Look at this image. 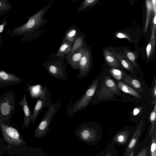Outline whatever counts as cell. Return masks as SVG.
<instances>
[{
	"instance_id": "obj_10",
	"label": "cell",
	"mask_w": 156,
	"mask_h": 156,
	"mask_svg": "<svg viewBox=\"0 0 156 156\" xmlns=\"http://www.w3.org/2000/svg\"><path fill=\"white\" fill-rule=\"evenodd\" d=\"M92 122L81 124L75 130V132L80 139L86 142L94 141L97 137V132Z\"/></svg>"
},
{
	"instance_id": "obj_31",
	"label": "cell",
	"mask_w": 156,
	"mask_h": 156,
	"mask_svg": "<svg viewBox=\"0 0 156 156\" xmlns=\"http://www.w3.org/2000/svg\"><path fill=\"white\" fill-rule=\"evenodd\" d=\"M156 27V14L154 16L153 24L152 29L150 41L151 42L153 48L155 44V32Z\"/></svg>"
},
{
	"instance_id": "obj_37",
	"label": "cell",
	"mask_w": 156,
	"mask_h": 156,
	"mask_svg": "<svg viewBox=\"0 0 156 156\" xmlns=\"http://www.w3.org/2000/svg\"><path fill=\"white\" fill-rule=\"evenodd\" d=\"M4 25L2 24L0 25V33L3 30Z\"/></svg>"
},
{
	"instance_id": "obj_29",
	"label": "cell",
	"mask_w": 156,
	"mask_h": 156,
	"mask_svg": "<svg viewBox=\"0 0 156 156\" xmlns=\"http://www.w3.org/2000/svg\"><path fill=\"white\" fill-rule=\"evenodd\" d=\"M150 89L151 100L150 103L151 104L156 103V75L153 78Z\"/></svg>"
},
{
	"instance_id": "obj_20",
	"label": "cell",
	"mask_w": 156,
	"mask_h": 156,
	"mask_svg": "<svg viewBox=\"0 0 156 156\" xmlns=\"http://www.w3.org/2000/svg\"><path fill=\"white\" fill-rule=\"evenodd\" d=\"M82 33L76 24L72 25L66 30L62 38V42L69 41L73 43Z\"/></svg>"
},
{
	"instance_id": "obj_27",
	"label": "cell",
	"mask_w": 156,
	"mask_h": 156,
	"mask_svg": "<svg viewBox=\"0 0 156 156\" xmlns=\"http://www.w3.org/2000/svg\"><path fill=\"white\" fill-rule=\"evenodd\" d=\"M146 3L147 13L146 20L144 29L145 32H146L147 31L151 16L153 9V6L151 0H146Z\"/></svg>"
},
{
	"instance_id": "obj_1",
	"label": "cell",
	"mask_w": 156,
	"mask_h": 156,
	"mask_svg": "<svg viewBox=\"0 0 156 156\" xmlns=\"http://www.w3.org/2000/svg\"><path fill=\"white\" fill-rule=\"evenodd\" d=\"M100 75L99 82L90 104L96 105L108 101L135 104L133 100L119 88L116 82L105 69Z\"/></svg>"
},
{
	"instance_id": "obj_11",
	"label": "cell",
	"mask_w": 156,
	"mask_h": 156,
	"mask_svg": "<svg viewBox=\"0 0 156 156\" xmlns=\"http://www.w3.org/2000/svg\"><path fill=\"white\" fill-rule=\"evenodd\" d=\"M79 72L76 77L82 79L87 77L92 69L91 54L90 49L87 47L79 64Z\"/></svg>"
},
{
	"instance_id": "obj_34",
	"label": "cell",
	"mask_w": 156,
	"mask_h": 156,
	"mask_svg": "<svg viewBox=\"0 0 156 156\" xmlns=\"http://www.w3.org/2000/svg\"><path fill=\"white\" fill-rule=\"evenodd\" d=\"M152 49H154L151 42L150 41L146 48V53L147 58H149L151 53Z\"/></svg>"
},
{
	"instance_id": "obj_5",
	"label": "cell",
	"mask_w": 156,
	"mask_h": 156,
	"mask_svg": "<svg viewBox=\"0 0 156 156\" xmlns=\"http://www.w3.org/2000/svg\"><path fill=\"white\" fill-rule=\"evenodd\" d=\"M15 109V96L12 90L0 95V119L5 124H9Z\"/></svg>"
},
{
	"instance_id": "obj_40",
	"label": "cell",
	"mask_w": 156,
	"mask_h": 156,
	"mask_svg": "<svg viewBox=\"0 0 156 156\" xmlns=\"http://www.w3.org/2000/svg\"></svg>"
},
{
	"instance_id": "obj_35",
	"label": "cell",
	"mask_w": 156,
	"mask_h": 156,
	"mask_svg": "<svg viewBox=\"0 0 156 156\" xmlns=\"http://www.w3.org/2000/svg\"><path fill=\"white\" fill-rule=\"evenodd\" d=\"M148 151V147H146L139 152L136 156H147Z\"/></svg>"
},
{
	"instance_id": "obj_8",
	"label": "cell",
	"mask_w": 156,
	"mask_h": 156,
	"mask_svg": "<svg viewBox=\"0 0 156 156\" xmlns=\"http://www.w3.org/2000/svg\"><path fill=\"white\" fill-rule=\"evenodd\" d=\"M0 127L4 139L9 144L19 146L26 143L16 128L5 124L1 119Z\"/></svg>"
},
{
	"instance_id": "obj_2",
	"label": "cell",
	"mask_w": 156,
	"mask_h": 156,
	"mask_svg": "<svg viewBox=\"0 0 156 156\" xmlns=\"http://www.w3.org/2000/svg\"><path fill=\"white\" fill-rule=\"evenodd\" d=\"M100 78V75L95 78L81 97L71 106V103L74 96L73 94L67 108L66 113L68 116L73 117L77 112L82 111L86 109L90 104L91 100L98 87Z\"/></svg>"
},
{
	"instance_id": "obj_24",
	"label": "cell",
	"mask_w": 156,
	"mask_h": 156,
	"mask_svg": "<svg viewBox=\"0 0 156 156\" xmlns=\"http://www.w3.org/2000/svg\"><path fill=\"white\" fill-rule=\"evenodd\" d=\"M130 132L128 130H125L115 135L113 139V142H116L122 144H125L129 137Z\"/></svg>"
},
{
	"instance_id": "obj_14",
	"label": "cell",
	"mask_w": 156,
	"mask_h": 156,
	"mask_svg": "<svg viewBox=\"0 0 156 156\" xmlns=\"http://www.w3.org/2000/svg\"><path fill=\"white\" fill-rule=\"evenodd\" d=\"M23 80L13 74L9 73L4 70H0V87L20 84Z\"/></svg>"
},
{
	"instance_id": "obj_25",
	"label": "cell",
	"mask_w": 156,
	"mask_h": 156,
	"mask_svg": "<svg viewBox=\"0 0 156 156\" xmlns=\"http://www.w3.org/2000/svg\"><path fill=\"white\" fill-rule=\"evenodd\" d=\"M85 36L84 34H82L76 38L72 44L69 54L74 51L80 48L86 46L85 40Z\"/></svg>"
},
{
	"instance_id": "obj_26",
	"label": "cell",
	"mask_w": 156,
	"mask_h": 156,
	"mask_svg": "<svg viewBox=\"0 0 156 156\" xmlns=\"http://www.w3.org/2000/svg\"><path fill=\"white\" fill-rule=\"evenodd\" d=\"M108 70L109 75L116 82L121 81L124 71L121 69L112 68L108 69Z\"/></svg>"
},
{
	"instance_id": "obj_4",
	"label": "cell",
	"mask_w": 156,
	"mask_h": 156,
	"mask_svg": "<svg viewBox=\"0 0 156 156\" xmlns=\"http://www.w3.org/2000/svg\"><path fill=\"white\" fill-rule=\"evenodd\" d=\"M47 58V59L42 65L49 75L62 81L67 79L66 67L68 64L65 63L64 59L56 57L54 53H52Z\"/></svg>"
},
{
	"instance_id": "obj_28",
	"label": "cell",
	"mask_w": 156,
	"mask_h": 156,
	"mask_svg": "<svg viewBox=\"0 0 156 156\" xmlns=\"http://www.w3.org/2000/svg\"><path fill=\"white\" fill-rule=\"evenodd\" d=\"M98 0H85L83 1L78 7L77 12L80 13L98 3Z\"/></svg>"
},
{
	"instance_id": "obj_6",
	"label": "cell",
	"mask_w": 156,
	"mask_h": 156,
	"mask_svg": "<svg viewBox=\"0 0 156 156\" xmlns=\"http://www.w3.org/2000/svg\"><path fill=\"white\" fill-rule=\"evenodd\" d=\"M60 102L59 101L57 103L52 102L48 107L47 111L35 130V137L39 138L44 136L52 129L49 127L53 117L61 108Z\"/></svg>"
},
{
	"instance_id": "obj_36",
	"label": "cell",
	"mask_w": 156,
	"mask_h": 156,
	"mask_svg": "<svg viewBox=\"0 0 156 156\" xmlns=\"http://www.w3.org/2000/svg\"><path fill=\"white\" fill-rule=\"evenodd\" d=\"M151 2L153 6L152 11L154 16L155 14H156V1L155 0H152Z\"/></svg>"
},
{
	"instance_id": "obj_23",
	"label": "cell",
	"mask_w": 156,
	"mask_h": 156,
	"mask_svg": "<svg viewBox=\"0 0 156 156\" xmlns=\"http://www.w3.org/2000/svg\"><path fill=\"white\" fill-rule=\"evenodd\" d=\"M123 53L134 68L137 74H140L141 73V70L136 62V54L126 48L123 49Z\"/></svg>"
},
{
	"instance_id": "obj_21",
	"label": "cell",
	"mask_w": 156,
	"mask_h": 156,
	"mask_svg": "<svg viewBox=\"0 0 156 156\" xmlns=\"http://www.w3.org/2000/svg\"><path fill=\"white\" fill-rule=\"evenodd\" d=\"M103 54L106 63L110 68L119 69L123 68L116 57L108 50H103Z\"/></svg>"
},
{
	"instance_id": "obj_39",
	"label": "cell",
	"mask_w": 156,
	"mask_h": 156,
	"mask_svg": "<svg viewBox=\"0 0 156 156\" xmlns=\"http://www.w3.org/2000/svg\"><path fill=\"white\" fill-rule=\"evenodd\" d=\"M106 156H112V154L110 153H109Z\"/></svg>"
},
{
	"instance_id": "obj_15",
	"label": "cell",
	"mask_w": 156,
	"mask_h": 156,
	"mask_svg": "<svg viewBox=\"0 0 156 156\" xmlns=\"http://www.w3.org/2000/svg\"><path fill=\"white\" fill-rule=\"evenodd\" d=\"M87 45L69 54L66 57V63L69 64L73 69H79L80 61L87 48Z\"/></svg>"
},
{
	"instance_id": "obj_38",
	"label": "cell",
	"mask_w": 156,
	"mask_h": 156,
	"mask_svg": "<svg viewBox=\"0 0 156 156\" xmlns=\"http://www.w3.org/2000/svg\"><path fill=\"white\" fill-rule=\"evenodd\" d=\"M134 150L132 151L129 153V156H134Z\"/></svg>"
},
{
	"instance_id": "obj_33",
	"label": "cell",
	"mask_w": 156,
	"mask_h": 156,
	"mask_svg": "<svg viewBox=\"0 0 156 156\" xmlns=\"http://www.w3.org/2000/svg\"><path fill=\"white\" fill-rule=\"evenodd\" d=\"M115 36L119 38L127 39L129 41H131L130 37L128 34L124 33H118L115 34Z\"/></svg>"
},
{
	"instance_id": "obj_13",
	"label": "cell",
	"mask_w": 156,
	"mask_h": 156,
	"mask_svg": "<svg viewBox=\"0 0 156 156\" xmlns=\"http://www.w3.org/2000/svg\"><path fill=\"white\" fill-rule=\"evenodd\" d=\"M119 89L131 97L134 101V105L143 102L151 98L137 92L133 88L121 81L116 82Z\"/></svg>"
},
{
	"instance_id": "obj_22",
	"label": "cell",
	"mask_w": 156,
	"mask_h": 156,
	"mask_svg": "<svg viewBox=\"0 0 156 156\" xmlns=\"http://www.w3.org/2000/svg\"><path fill=\"white\" fill-rule=\"evenodd\" d=\"M73 44L69 41L62 42L57 52L54 53L55 55L60 59L65 60L71 51Z\"/></svg>"
},
{
	"instance_id": "obj_12",
	"label": "cell",
	"mask_w": 156,
	"mask_h": 156,
	"mask_svg": "<svg viewBox=\"0 0 156 156\" xmlns=\"http://www.w3.org/2000/svg\"><path fill=\"white\" fill-rule=\"evenodd\" d=\"M151 100V98L145 101L135 105L129 115V119L136 123H139L146 115L147 107Z\"/></svg>"
},
{
	"instance_id": "obj_16",
	"label": "cell",
	"mask_w": 156,
	"mask_h": 156,
	"mask_svg": "<svg viewBox=\"0 0 156 156\" xmlns=\"http://www.w3.org/2000/svg\"><path fill=\"white\" fill-rule=\"evenodd\" d=\"M110 51L115 55L119 61L123 68L130 72L131 74L137 75L134 68L126 57L123 52L117 51L111 48H108Z\"/></svg>"
},
{
	"instance_id": "obj_18",
	"label": "cell",
	"mask_w": 156,
	"mask_h": 156,
	"mask_svg": "<svg viewBox=\"0 0 156 156\" xmlns=\"http://www.w3.org/2000/svg\"><path fill=\"white\" fill-rule=\"evenodd\" d=\"M19 104L21 106L24 113V122L23 124V129L26 127L27 129L30 122L31 121L32 113L30 108L27 100L26 94H24L23 97H21Z\"/></svg>"
},
{
	"instance_id": "obj_9",
	"label": "cell",
	"mask_w": 156,
	"mask_h": 156,
	"mask_svg": "<svg viewBox=\"0 0 156 156\" xmlns=\"http://www.w3.org/2000/svg\"><path fill=\"white\" fill-rule=\"evenodd\" d=\"M51 94L45 82L44 88L36 103L32 113L31 121L34 123L41 112L43 108H45L52 103Z\"/></svg>"
},
{
	"instance_id": "obj_32",
	"label": "cell",
	"mask_w": 156,
	"mask_h": 156,
	"mask_svg": "<svg viewBox=\"0 0 156 156\" xmlns=\"http://www.w3.org/2000/svg\"><path fill=\"white\" fill-rule=\"evenodd\" d=\"M6 2L7 1L0 0V13L9 8V5Z\"/></svg>"
},
{
	"instance_id": "obj_7",
	"label": "cell",
	"mask_w": 156,
	"mask_h": 156,
	"mask_svg": "<svg viewBox=\"0 0 156 156\" xmlns=\"http://www.w3.org/2000/svg\"><path fill=\"white\" fill-rule=\"evenodd\" d=\"M121 81L131 87L138 92L148 97H151L150 88L142 77L124 72Z\"/></svg>"
},
{
	"instance_id": "obj_17",
	"label": "cell",
	"mask_w": 156,
	"mask_h": 156,
	"mask_svg": "<svg viewBox=\"0 0 156 156\" xmlns=\"http://www.w3.org/2000/svg\"><path fill=\"white\" fill-rule=\"evenodd\" d=\"M146 116L144 117L139 123V124L136 130L131 139L125 151V155L129 156V153L136 145L143 126L144 124Z\"/></svg>"
},
{
	"instance_id": "obj_19",
	"label": "cell",
	"mask_w": 156,
	"mask_h": 156,
	"mask_svg": "<svg viewBox=\"0 0 156 156\" xmlns=\"http://www.w3.org/2000/svg\"><path fill=\"white\" fill-rule=\"evenodd\" d=\"M146 116L148 118L150 124L149 135L152 136L156 131V103H150L147 108Z\"/></svg>"
},
{
	"instance_id": "obj_30",
	"label": "cell",
	"mask_w": 156,
	"mask_h": 156,
	"mask_svg": "<svg viewBox=\"0 0 156 156\" xmlns=\"http://www.w3.org/2000/svg\"><path fill=\"white\" fill-rule=\"evenodd\" d=\"M150 156H156V132L152 136L150 151Z\"/></svg>"
},
{
	"instance_id": "obj_3",
	"label": "cell",
	"mask_w": 156,
	"mask_h": 156,
	"mask_svg": "<svg viewBox=\"0 0 156 156\" xmlns=\"http://www.w3.org/2000/svg\"><path fill=\"white\" fill-rule=\"evenodd\" d=\"M53 2V0L50 1L47 5L30 17L25 23L16 28L14 32L21 34L37 32L38 30L48 22V20L44 19V16Z\"/></svg>"
}]
</instances>
